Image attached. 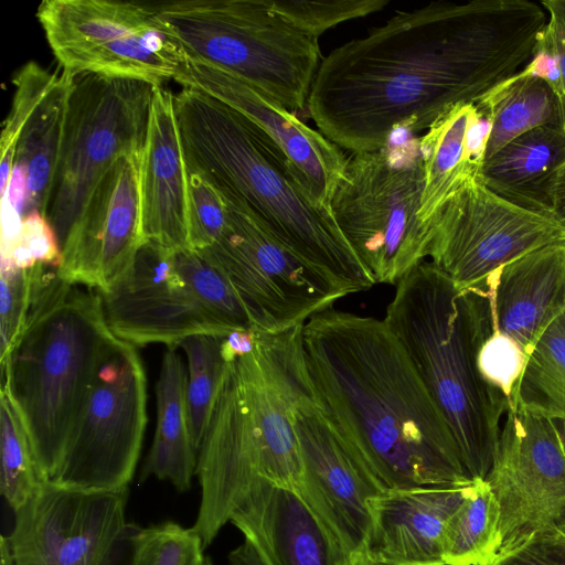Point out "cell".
I'll use <instances>...</instances> for the list:
<instances>
[{
    "label": "cell",
    "mask_w": 565,
    "mask_h": 565,
    "mask_svg": "<svg viewBox=\"0 0 565 565\" xmlns=\"http://www.w3.org/2000/svg\"><path fill=\"white\" fill-rule=\"evenodd\" d=\"M546 22L543 7L529 0L433 1L398 11L321 60L309 115L351 153L383 149L395 131L427 130L520 72Z\"/></svg>",
    "instance_id": "obj_1"
},
{
    "label": "cell",
    "mask_w": 565,
    "mask_h": 565,
    "mask_svg": "<svg viewBox=\"0 0 565 565\" xmlns=\"http://www.w3.org/2000/svg\"><path fill=\"white\" fill-rule=\"evenodd\" d=\"M302 349L322 409L384 491L473 482L384 320L327 309L303 323Z\"/></svg>",
    "instance_id": "obj_2"
},
{
    "label": "cell",
    "mask_w": 565,
    "mask_h": 565,
    "mask_svg": "<svg viewBox=\"0 0 565 565\" xmlns=\"http://www.w3.org/2000/svg\"><path fill=\"white\" fill-rule=\"evenodd\" d=\"M188 168L244 202L273 236L347 296L375 285L284 152L224 103L194 88L175 95Z\"/></svg>",
    "instance_id": "obj_3"
},
{
    "label": "cell",
    "mask_w": 565,
    "mask_h": 565,
    "mask_svg": "<svg viewBox=\"0 0 565 565\" xmlns=\"http://www.w3.org/2000/svg\"><path fill=\"white\" fill-rule=\"evenodd\" d=\"M383 320L444 415L468 477L484 480L510 406L477 365L479 349L493 332L484 289L459 288L425 260L396 285Z\"/></svg>",
    "instance_id": "obj_4"
},
{
    "label": "cell",
    "mask_w": 565,
    "mask_h": 565,
    "mask_svg": "<svg viewBox=\"0 0 565 565\" xmlns=\"http://www.w3.org/2000/svg\"><path fill=\"white\" fill-rule=\"evenodd\" d=\"M115 335L98 289L45 267L25 327L1 363V391L28 435L39 475L50 482L63 460L99 360Z\"/></svg>",
    "instance_id": "obj_5"
},
{
    "label": "cell",
    "mask_w": 565,
    "mask_h": 565,
    "mask_svg": "<svg viewBox=\"0 0 565 565\" xmlns=\"http://www.w3.org/2000/svg\"><path fill=\"white\" fill-rule=\"evenodd\" d=\"M150 4L188 55L236 75L291 113L307 104L321 62L318 39L276 12L271 0Z\"/></svg>",
    "instance_id": "obj_6"
},
{
    "label": "cell",
    "mask_w": 565,
    "mask_h": 565,
    "mask_svg": "<svg viewBox=\"0 0 565 565\" xmlns=\"http://www.w3.org/2000/svg\"><path fill=\"white\" fill-rule=\"evenodd\" d=\"M423 188L417 139L348 158L330 209L375 284L396 286L429 257L434 221L419 216Z\"/></svg>",
    "instance_id": "obj_7"
},
{
    "label": "cell",
    "mask_w": 565,
    "mask_h": 565,
    "mask_svg": "<svg viewBox=\"0 0 565 565\" xmlns=\"http://www.w3.org/2000/svg\"><path fill=\"white\" fill-rule=\"evenodd\" d=\"M36 18L61 71L163 85L186 53L150 3L44 0Z\"/></svg>",
    "instance_id": "obj_8"
},
{
    "label": "cell",
    "mask_w": 565,
    "mask_h": 565,
    "mask_svg": "<svg viewBox=\"0 0 565 565\" xmlns=\"http://www.w3.org/2000/svg\"><path fill=\"white\" fill-rule=\"evenodd\" d=\"M154 86L96 74L74 77L46 213L61 246L103 174L124 156L141 158Z\"/></svg>",
    "instance_id": "obj_9"
},
{
    "label": "cell",
    "mask_w": 565,
    "mask_h": 565,
    "mask_svg": "<svg viewBox=\"0 0 565 565\" xmlns=\"http://www.w3.org/2000/svg\"><path fill=\"white\" fill-rule=\"evenodd\" d=\"M147 425V379L136 347H106L51 483L82 489L128 487Z\"/></svg>",
    "instance_id": "obj_10"
},
{
    "label": "cell",
    "mask_w": 565,
    "mask_h": 565,
    "mask_svg": "<svg viewBox=\"0 0 565 565\" xmlns=\"http://www.w3.org/2000/svg\"><path fill=\"white\" fill-rule=\"evenodd\" d=\"M218 193L226 228L198 252L225 274L257 331L279 333L302 326L347 296L280 244L244 202Z\"/></svg>",
    "instance_id": "obj_11"
},
{
    "label": "cell",
    "mask_w": 565,
    "mask_h": 565,
    "mask_svg": "<svg viewBox=\"0 0 565 565\" xmlns=\"http://www.w3.org/2000/svg\"><path fill=\"white\" fill-rule=\"evenodd\" d=\"M431 263L459 288L480 286L508 263L565 241L550 217L521 207L472 178L433 216Z\"/></svg>",
    "instance_id": "obj_12"
},
{
    "label": "cell",
    "mask_w": 565,
    "mask_h": 565,
    "mask_svg": "<svg viewBox=\"0 0 565 565\" xmlns=\"http://www.w3.org/2000/svg\"><path fill=\"white\" fill-rule=\"evenodd\" d=\"M128 487L82 489L43 482L14 513L7 541L28 565H110L136 524L126 520Z\"/></svg>",
    "instance_id": "obj_13"
},
{
    "label": "cell",
    "mask_w": 565,
    "mask_h": 565,
    "mask_svg": "<svg viewBox=\"0 0 565 565\" xmlns=\"http://www.w3.org/2000/svg\"><path fill=\"white\" fill-rule=\"evenodd\" d=\"M302 326L279 333L256 330L255 349L234 361L260 478L296 492L301 479V459L295 411L311 388L302 349Z\"/></svg>",
    "instance_id": "obj_14"
},
{
    "label": "cell",
    "mask_w": 565,
    "mask_h": 565,
    "mask_svg": "<svg viewBox=\"0 0 565 565\" xmlns=\"http://www.w3.org/2000/svg\"><path fill=\"white\" fill-rule=\"evenodd\" d=\"M484 480L500 507V554L534 532L564 522L565 456L553 420L509 407Z\"/></svg>",
    "instance_id": "obj_15"
},
{
    "label": "cell",
    "mask_w": 565,
    "mask_h": 565,
    "mask_svg": "<svg viewBox=\"0 0 565 565\" xmlns=\"http://www.w3.org/2000/svg\"><path fill=\"white\" fill-rule=\"evenodd\" d=\"M301 459L297 493L356 562L372 526L371 501L385 492L318 402L312 384L295 411Z\"/></svg>",
    "instance_id": "obj_16"
},
{
    "label": "cell",
    "mask_w": 565,
    "mask_h": 565,
    "mask_svg": "<svg viewBox=\"0 0 565 565\" xmlns=\"http://www.w3.org/2000/svg\"><path fill=\"white\" fill-rule=\"evenodd\" d=\"M100 294L108 329L135 347L162 343L177 349L192 335L224 338L235 331L201 303L174 250L151 242L140 246L127 270Z\"/></svg>",
    "instance_id": "obj_17"
},
{
    "label": "cell",
    "mask_w": 565,
    "mask_h": 565,
    "mask_svg": "<svg viewBox=\"0 0 565 565\" xmlns=\"http://www.w3.org/2000/svg\"><path fill=\"white\" fill-rule=\"evenodd\" d=\"M140 160L119 158L92 190L61 246L63 280L104 292L131 265L143 244Z\"/></svg>",
    "instance_id": "obj_18"
},
{
    "label": "cell",
    "mask_w": 565,
    "mask_h": 565,
    "mask_svg": "<svg viewBox=\"0 0 565 565\" xmlns=\"http://www.w3.org/2000/svg\"><path fill=\"white\" fill-rule=\"evenodd\" d=\"M174 81L243 115L284 152L312 195L330 206L348 161L340 147L307 126L274 97L211 63L186 54Z\"/></svg>",
    "instance_id": "obj_19"
},
{
    "label": "cell",
    "mask_w": 565,
    "mask_h": 565,
    "mask_svg": "<svg viewBox=\"0 0 565 565\" xmlns=\"http://www.w3.org/2000/svg\"><path fill=\"white\" fill-rule=\"evenodd\" d=\"M195 477L201 488L192 529L207 547L260 478L246 406L230 363L211 422L198 454Z\"/></svg>",
    "instance_id": "obj_20"
},
{
    "label": "cell",
    "mask_w": 565,
    "mask_h": 565,
    "mask_svg": "<svg viewBox=\"0 0 565 565\" xmlns=\"http://www.w3.org/2000/svg\"><path fill=\"white\" fill-rule=\"evenodd\" d=\"M141 235L172 250L190 248L189 168L175 111V95L153 88L139 168Z\"/></svg>",
    "instance_id": "obj_21"
},
{
    "label": "cell",
    "mask_w": 565,
    "mask_h": 565,
    "mask_svg": "<svg viewBox=\"0 0 565 565\" xmlns=\"http://www.w3.org/2000/svg\"><path fill=\"white\" fill-rule=\"evenodd\" d=\"M232 522L268 565H354L350 554L294 490L256 479Z\"/></svg>",
    "instance_id": "obj_22"
},
{
    "label": "cell",
    "mask_w": 565,
    "mask_h": 565,
    "mask_svg": "<svg viewBox=\"0 0 565 565\" xmlns=\"http://www.w3.org/2000/svg\"><path fill=\"white\" fill-rule=\"evenodd\" d=\"M473 483L392 490L374 498L364 557L390 565H445L446 523Z\"/></svg>",
    "instance_id": "obj_23"
},
{
    "label": "cell",
    "mask_w": 565,
    "mask_h": 565,
    "mask_svg": "<svg viewBox=\"0 0 565 565\" xmlns=\"http://www.w3.org/2000/svg\"><path fill=\"white\" fill-rule=\"evenodd\" d=\"M480 287L490 302L493 330L515 340L529 356L547 327L565 312V241L508 263Z\"/></svg>",
    "instance_id": "obj_24"
},
{
    "label": "cell",
    "mask_w": 565,
    "mask_h": 565,
    "mask_svg": "<svg viewBox=\"0 0 565 565\" xmlns=\"http://www.w3.org/2000/svg\"><path fill=\"white\" fill-rule=\"evenodd\" d=\"M490 134V119L475 103L454 106L419 138L424 188L419 216H433L461 185L477 178Z\"/></svg>",
    "instance_id": "obj_25"
},
{
    "label": "cell",
    "mask_w": 565,
    "mask_h": 565,
    "mask_svg": "<svg viewBox=\"0 0 565 565\" xmlns=\"http://www.w3.org/2000/svg\"><path fill=\"white\" fill-rule=\"evenodd\" d=\"M565 163V129L541 126L483 160L478 179L495 194L548 217L551 191Z\"/></svg>",
    "instance_id": "obj_26"
},
{
    "label": "cell",
    "mask_w": 565,
    "mask_h": 565,
    "mask_svg": "<svg viewBox=\"0 0 565 565\" xmlns=\"http://www.w3.org/2000/svg\"><path fill=\"white\" fill-rule=\"evenodd\" d=\"M157 425L140 480L169 481L179 492L191 488L198 465L188 405V371L173 348L163 354L156 385Z\"/></svg>",
    "instance_id": "obj_27"
},
{
    "label": "cell",
    "mask_w": 565,
    "mask_h": 565,
    "mask_svg": "<svg viewBox=\"0 0 565 565\" xmlns=\"http://www.w3.org/2000/svg\"><path fill=\"white\" fill-rule=\"evenodd\" d=\"M74 77L55 72L31 109L19 136L14 163L28 181L24 216L38 211L46 217L61 156ZM23 216V217H24Z\"/></svg>",
    "instance_id": "obj_28"
},
{
    "label": "cell",
    "mask_w": 565,
    "mask_h": 565,
    "mask_svg": "<svg viewBox=\"0 0 565 565\" xmlns=\"http://www.w3.org/2000/svg\"><path fill=\"white\" fill-rule=\"evenodd\" d=\"M475 105L490 119L483 160L511 140L537 127L565 129L563 108L555 92L543 78L531 75L523 68L491 89Z\"/></svg>",
    "instance_id": "obj_29"
},
{
    "label": "cell",
    "mask_w": 565,
    "mask_h": 565,
    "mask_svg": "<svg viewBox=\"0 0 565 565\" xmlns=\"http://www.w3.org/2000/svg\"><path fill=\"white\" fill-rule=\"evenodd\" d=\"M500 507L486 480L475 481L443 535L445 565H490L500 554Z\"/></svg>",
    "instance_id": "obj_30"
},
{
    "label": "cell",
    "mask_w": 565,
    "mask_h": 565,
    "mask_svg": "<svg viewBox=\"0 0 565 565\" xmlns=\"http://www.w3.org/2000/svg\"><path fill=\"white\" fill-rule=\"evenodd\" d=\"M509 407L565 420V312L530 352Z\"/></svg>",
    "instance_id": "obj_31"
},
{
    "label": "cell",
    "mask_w": 565,
    "mask_h": 565,
    "mask_svg": "<svg viewBox=\"0 0 565 565\" xmlns=\"http://www.w3.org/2000/svg\"><path fill=\"white\" fill-rule=\"evenodd\" d=\"M222 339L198 334L179 344L188 361V405L198 454L231 363L223 355Z\"/></svg>",
    "instance_id": "obj_32"
},
{
    "label": "cell",
    "mask_w": 565,
    "mask_h": 565,
    "mask_svg": "<svg viewBox=\"0 0 565 565\" xmlns=\"http://www.w3.org/2000/svg\"><path fill=\"white\" fill-rule=\"evenodd\" d=\"M0 491L7 504L18 512L43 483L20 416L1 391Z\"/></svg>",
    "instance_id": "obj_33"
},
{
    "label": "cell",
    "mask_w": 565,
    "mask_h": 565,
    "mask_svg": "<svg viewBox=\"0 0 565 565\" xmlns=\"http://www.w3.org/2000/svg\"><path fill=\"white\" fill-rule=\"evenodd\" d=\"M180 271L201 303L231 330L254 328L244 302L225 274L191 248L174 250Z\"/></svg>",
    "instance_id": "obj_34"
},
{
    "label": "cell",
    "mask_w": 565,
    "mask_h": 565,
    "mask_svg": "<svg viewBox=\"0 0 565 565\" xmlns=\"http://www.w3.org/2000/svg\"><path fill=\"white\" fill-rule=\"evenodd\" d=\"M204 545L192 527L167 521L132 535L130 565H204Z\"/></svg>",
    "instance_id": "obj_35"
},
{
    "label": "cell",
    "mask_w": 565,
    "mask_h": 565,
    "mask_svg": "<svg viewBox=\"0 0 565 565\" xmlns=\"http://www.w3.org/2000/svg\"><path fill=\"white\" fill-rule=\"evenodd\" d=\"M54 74L55 72H50L36 62L31 61L20 67L12 78L14 94L11 109L2 125L0 139L1 196L6 193L12 173L17 143L24 122L31 109L53 79Z\"/></svg>",
    "instance_id": "obj_36"
},
{
    "label": "cell",
    "mask_w": 565,
    "mask_h": 565,
    "mask_svg": "<svg viewBox=\"0 0 565 565\" xmlns=\"http://www.w3.org/2000/svg\"><path fill=\"white\" fill-rule=\"evenodd\" d=\"M388 3V0H271L276 12L316 39L342 22L381 11Z\"/></svg>",
    "instance_id": "obj_37"
},
{
    "label": "cell",
    "mask_w": 565,
    "mask_h": 565,
    "mask_svg": "<svg viewBox=\"0 0 565 565\" xmlns=\"http://www.w3.org/2000/svg\"><path fill=\"white\" fill-rule=\"evenodd\" d=\"M45 265L26 269L0 268V363L23 331L36 282Z\"/></svg>",
    "instance_id": "obj_38"
},
{
    "label": "cell",
    "mask_w": 565,
    "mask_h": 565,
    "mask_svg": "<svg viewBox=\"0 0 565 565\" xmlns=\"http://www.w3.org/2000/svg\"><path fill=\"white\" fill-rule=\"evenodd\" d=\"M190 248L202 250L214 244L227 225L225 203L218 191L199 173L189 169Z\"/></svg>",
    "instance_id": "obj_39"
},
{
    "label": "cell",
    "mask_w": 565,
    "mask_h": 565,
    "mask_svg": "<svg viewBox=\"0 0 565 565\" xmlns=\"http://www.w3.org/2000/svg\"><path fill=\"white\" fill-rule=\"evenodd\" d=\"M527 361L522 347L495 330L479 349L477 365L482 379L503 393L511 403Z\"/></svg>",
    "instance_id": "obj_40"
},
{
    "label": "cell",
    "mask_w": 565,
    "mask_h": 565,
    "mask_svg": "<svg viewBox=\"0 0 565 565\" xmlns=\"http://www.w3.org/2000/svg\"><path fill=\"white\" fill-rule=\"evenodd\" d=\"M62 260V249L54 228L43 214L32 211L22 220V230L11 260L0 262V266L26 269L41 264L58 269Z\"/></svg>",
    "instance_id": "obj_41"
},
{
    "label": "cell",
    "mask_w": 565,
    "mask_h": 565,
    "mask_svg": "<svg viewBox=\"0 0 565 565\" xmlns=\"http://www.w3.org/2000/svg\"><path fill=\"white\" fill-rule=\"evenodd\" d=\"M490 565H565V521L534 532Z\"/></svg>",
    "instance_id": "obj_42"
},
{
    "label": "cell",
    "mask_w": 565,
    "mask_h": 565,
    "mask_svg": "<svg viewBox=\"0 0 565 565\" xmlns=\"http://www.w3.org/2000/svg\"><path fill=\"white\" fill-rule=\"evenodd\" d=\"M545 12L547 13V22L537 39L552 52L556 60L563 87L562 108L565 127V20L552 10H545Z\"/></svg>",
    "instance_id": "obj_43"
},
{
    "label": "cell",
    "mask_w": 565,
    "mask_h": 565,
    "mask_svg": "<svg viewBox=\"0 0 565 565\" xmlns=\"http://www.w3.org/2000/svg\"><path fill=\"white\" fill-rule=\"evenodd\" d=\"M22 215L10 203L6 195L1 196V241L0 262H10L12 252L22 230Z\"/></svg>",
    "instance_id": "obj_44"
},
{
    "label": "cell",
    "mask_w": 565,
    "mask_h": 565,
    "mask_svg": "<svg viewBox=\"0 0 565 565\" xmlns=\"http://www.w3.org/2000/svg\"><path fill=\"white\" fill-rule=\"evenodd\" d=\"M257 331L255 328L239 329L222 339V352L227 362L250 353L255 349Z\"/></svg>",
    "instance_id": "obj_45"
},
{
    "label": "cell",
    "mask_w": 565,
    "mask_h": 565,
    "mask_svg": "<svg viewBox=\"0 0 565 565\" xmlns=\"http://www.w3.org/2000/svg\"><path fill=\"white\" fill-rule=\"evenodd\" d=\"M3 195L8 198L10 203L23 217L28 199V181L24 169L18 163H14L13 166L10 180Z\"/></svg>",
    "instance_id": "obj_46"
},
{
    "label": "cell",
    "mask_w": 565,
    "mask_h": 565,
    "mask_svg": "<svg viewBox=\"0 0 565 565\" xmlns=\"http://www.w3.org/2000/svg\"><path fill=\"white\" fill-rule=\"evenodd\" d=\"M548 217L565 231V163L558 170L551 191Z\"/></svg>",
    "instance_id": "obj_47"
},
{
    "label": "cell",
    "mask_w": 565,
    "mask_h": 565,
    "mask_svg": "<svg viewBox=\"0 0 565 565\" xmlns=\"http://www.w3.org/2000/svg\"><path fill=\"white\" fill-rule=\"evenodd\" d=\"M231 565H268L255 545L245 540L228 555Z\"/></svg>",
    "instance_id": "obj_48"
},
{
    "label": "cell",
    "mask_w": 565,
    "mask_h": 565,
    "mask_svg": "<svg viewBox=\"0 0 565 565\" xmlns=\"http://www.w3.org/2000/svg\"><path fill=\"white\" fill-rule=\"evenodd\" d=\"M137 525L135 526L132 534L130 536V540L125 547V550L120 553V555L110 564V565H130V552H131V542H132V535L135 533ZM12 556V555H11ZM13 565H28L22 564L13 561Z\"/></svg>",
    "instance_id": "obj_49"
},
{
    "label": "cell",
    "mask_w": 565,
    "mask_h": 565,
    "mask_svg": "<svg viewBox=\"0 0 565 565\" xmlns=\"http://www.w3.org/2000/svg\"><path fill=\"white\" fill-rule=\"evenodd\" d=\"M541 6L545 10H552L565 20V0H544Z\"/></svg>",
    "instance_id": "obj_50"
},
{
    "label": "cell",
    "mask_w": 565,
    "mask_h": 565,
    "mask_svg": "<svg viewBox=\"0 0 565 565\" xmlns=\"http://www.w3.org/2000/svg\"><path fill=\"white\" fill-rule=\"evenodd\" d=\"M553 423L558 436L563 454L565 456V420L554 419Z\"/></svg>",
    "instance_id": "obj_51"
},
{
    "label": "cell",
    "mask_w": 565,
    "mask_h": 565,
    "mask_svg": "<svg viewBox=\"0 0 565 565\" xmlns=\"http://www.w3.org/2000/svg\"><path fill=\"white\" fill-rule=\"evenodd\" d=\"M354 565H390V564L375 562V561L369 559L363 556L360 559H358Z\"/></svg>",
    "instance_id": "obj_52"
},
{
    "label": "cell",
    "mask_w": 565,
    "mask_h": 565,
    "mask_svg": "<svg viewBox=\"0 0 565 565\" xmlns=\"http://www.w3.org/2000/svg\"><path fill=\"white\" fill-rule=\"evenodd\" d=\"M0 565H13V561L9 552L4 551L1 553Z\"/></svg>",
    "instance_id": "obj_53"
},
{
    "label": "cell",
    "mask_w": 565,
    "mask_h": 565,
    "mask_svg": "<svg viewBox=\"0 0 565 565\" xmlns=\"http://www.w3.org/2000/svg\"><path fill=\"white\" fill-rule=\"evenodd\" d=\"M204 565H213V563L211 562V559L209 557H206V561H205Z\"/></svg>",
    "instance_id": "obj_54"
}]
</instances>
